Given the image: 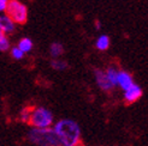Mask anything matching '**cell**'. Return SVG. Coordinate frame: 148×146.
I'll list each match as a JSON object with an SVG mask.
<instances>
[{"instance_id": "6da1fadb", "label": "cell", "mask_w": 148, "mask_h": 146, "mask_svg": "<svg viewBox=\"0 0 148 146\" xmlns=\"http://www.w3.org/2000/svg\"><path fill=\"white\" fill-rule=\"evenodd\" d=\"M59 146H82V129L72 119H60L53 125Z\"/></svg>"}, {"instance_id": "7a4b0ae2", "label": "cell", "mask_w": 148, "mask_h": 146, "mask_svg": "<svg viewBox=\"0 0 148 146\" xmlns=\"http://www.w3.org/2000/svg\"><path fill=\"white\" fill-rule=\"evenodd\" d=\"M54 115L46 107H32L29 122L32 128H52L54 125Z\"/></svg>"}, {"instance_id": "3957f363", "label": "cell", "mask_w": 148, "mask_h": 146, "mask_svg": "<svg viewBox=\"0 0 148 146\" xmlns=\"http://www.w3.org/2000/svg\"><path fill=\"white\" fill-rule=\"evenodd\" d=\"M27 140L34 146H59L53 128H30L27 133Z\"/></svg>"}, {"instance_id": "277c9868", "label": "cell", "mask_w": 148, "mask_h": 146, "mask_svg": "<svg viewBox=\"0 0 148 146\" xmlns=\"http://www.w3.org/2000/svg\"><path fill=\"white\" fill-rule=\"evenodd\" d=\"M5 12L14 24H24L28 19L27 6L18 0H9Z\"/></svg>"}, {"instance_id": "5b68a950", "label": "cell", "mask_w": 148, "mask_h": 146, "mask_svg": "<svg viewBox=\"0 0 148 146\" xmlns=\"http://www.w3.org/2000/svg\"><path fill=\"white\" fill-rule=\"evenodd\" d=\"M94 77H95V82H97V85L100 87V90L105 91V92H110L112 91L114 87L113 85L111 84V82L108 80L106 73L103 70H99L97 68L94 71Z\"/></svg>"}, {"instance_id": "8992f818", "label": "cell", "mask_w": 148, "mask_h": 146, "mask_svg": "<svg viewBox=\"0 0 148 146\" xmlns=\"http://www.w3.org/2000/svg\"><path fill=\"white\" fill-rule=\"evenodd\" d=\"M142 96V89L138 84H132L129 89L123 91V98L125 101V103H135L136 101H138Z\"/></svg>"}, {"instance_id": "52a82bcc", "label": "cell", "mask_w": 148, "mask_h": 146, "mask_svg": "<svg viewBox=\"0 0 148 146\" xmlns=\"http://www.w3.org/2000/svg\"><path fill=\"white\" fill-rule=\"evenodd\" d=\"M134 84V79L132 76L127 71H118V77H117V86H119L123 91H125L127 89Z\"/></svg>"}, {"instance_id": "ba28073f", "label": "cell", "mask_w": 148, "mask_h": 146, "mask_svg": "<svg viewBox=\"0 0 148 146\" xmlns=\"http://www.w3.org/2000/svg\"><path fill=\"white\" fill-rule=\"evenodd\" d=\"M0 30H1L5 35L11 34L14 30V23L6 16H0Z\"/></svg>"}, {"instance_id": "9c48e42d", "label": "cell", "mask_w": 148, "mask_h": 146, "mask_svg": "<svg viewBox=\"0 0 148 146\" xmlns=\"http://www.w3.org/2000/svg\"><path fill=\"white\" fill-rule=\"evenodd\" d=\"M110 37L107 35H100L97 42H95V48L98 50H106L110 47Z\"/></svg>"}, {"instance_id": "30bf717a", "label": "cell", "mask_w": 148, "mask_h": 146, "mask_svg": "<svg viewBox=\"0 0 148 146\" xmlns=\"http://www.w3.org/2000/svg\"><path fill=\"white\" fill-rule=\"evenodd\" d=\"M49 53L53 57H59L63 53H64V47L62 43L59 42H54L52 43L51 47H49Z\"/></svg>"}, {"instance_id": "8fae6325", "label": "cell", "mask_w": 148, "mask_h": 146, "mask_svg": "<svg viewBox=\"0 0 148 146\" xmlns=\"http://www.w3.org/2000/svg\"><path fill=\"white\" fill-rule=\"evenodd\" d=\"M17 47L25 54V53L30 52V50L33 49V41H32L30 39H28V37H24V39H22V40L19 41V43H18Z\"/></svg>"}, {"instance_id": "7c38bea8", "label": "cell", "mask_w": 148, "mask_h": 146, "mask_svg": "<svg viewBox=\"0 0 148 146\" xmlns=\"http://www.w3.org/2000/svg\"><path fill=\"white\" fill-rule=\"evenodd\" d=\"M105 73H106V76H107L108 80L111 82V84L113 85V87H116V86H117V77H118V71H117L114 67H108V68L105 71Z\"/></svg>"}, {"instance_id": "4fadbf2b", "label": "cell", "mask_w": 148, "mask_h": 146, "mask_svg": "<svg viewBox=\"0 0 148 146\" xmlns=\"http://www.w3.org/2000/svg\"><path fill=\"white\" fill-rule=\"evenodd\" d=\"M51 66L53 67L54 70H57V71H64V70L68 68V62H65V61H63V60L56 59V60H52Z\"/></svg>"}, {"instance_id": "5bb4252c", "label": "cell", "mask_w": 148, "mask_h": 146, "mask_svg": "<svg viewBox=\"0 0 148 146\" xmlns=\"http://www.w3.org/2000/svg\"><path fill=\"white\" fill-rule=\"evenodd\" d=\"M30 110H32V107H25L23 108L22 110L19 112V120L24 123L29 122V116H30Z\"/></svg>"}, {"instance_id": "9a60e30c", "label": "cell", "mask_w": 148, "mask_h": 146, "mask_svg": "<svg viewBox=\"0 0 148 146\" xmlns=\"http://www.w3.org/2000/svg\"><path fill=\"white\" fill-rule=\"evenodd\" d=\"M9 48H10V42L7 40L6 35L0 30V50H1V52H5V50H7Z\"/></svg>"}, {"instance_id": "2e32d148", "label": "cell", "mask_w": 148, "mask_h": 146, "mask_svg": "<svg viewBox=\"0 0 148 146\" xmlns=\"http://www.w3.org/2000/svg\"><path fill=\"white\" fill-rule=\"evenodd\" d=\"M11 54H12V56L14 57V59H17V60L22 59V57L24 56V53L22 52V50H21L18 47H14V48H12V50H11Z\"/></svg>"}, {"instance_id": "e0dca14e", "label": "cell", "mask_w": 148, "mask_h": 146, "mask_svg": "<svg viewBox=\"0 0 148 146\" xmlns=\"http://www.w3.org/2000/svg\"><path fill=\"white\" fill-rule=\"evenodd\" d=\"M7 3H9V0H0V12H3V11L6 10Z\"/></svg>"}, {"instance_id": "ac0fdd59", "label": "cell", "mask_w": 148, "mask_h": 146, "mask_svg": "<svg viewBox=\"0 0 148 146\" xmlns=\"http://www.w3.org/2000/svg\"><path fill=\"white\" fill-rule=\"evenodd\" d=\"M95 25H97V28H98V29H99V28L101 26V24L99 23V20H97V24H95Z\"/></svg>"}]
</instances>
